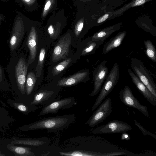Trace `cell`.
Masks as SVG:
<instances>
[{"instance_id":"15","label":"cell","mask_w":156,"mask_h":156,"mask_svg":"<svg viewBox=\"0 0 156 156\" xmlns=\"http://www.w3.org/2000/svg\"><path fill=\"white\" fill-rule=\"evenodd\" d=\"M89 72L86 71L78 73L69 77L64 78L58 81L57 85L69 86L75 85L88 78Z\"/></svg>"},{"instance_id":"16","label":"cell","mask_w":156,"mask_h":156,"mask_svg":"<svg viewBox=\"0 0 156 156\" xmlns=\"http://www.w3.org/2000/svg\"><path fill=\"white\" fill-rule=\"evenodd\" d=\"M122 27L121 22L102 29L94 33L91 37L93 41H101L103 42L114 32Z\"/></svg>"},{"instance_id":"35","label":"cell","mask_w":156,"mask_h":156,"mask_svg":"<svg viewBox=\"0 0 156 156\" xmlns=\"http://www.w3.org/2000/svg\"><path fill=\"white\" fill-rule=\"evenodd\" d=\"M23 2L28 5H32L36 0H21Z\"/></svg>"},{"instance_id":"21","label":"cell","mask_w":156,"mask_h":156,"mask_svg":"<svg viewBox=\"0 0 156 156\" xmlns=\"http://www.w3.org/2000/svg\"><path fill=\"white\" fill-rule=\"evenodd\" d=\"M8 150L13 152L15 155L20 156H34V154L30 147L16 146L11 143L7 145Z\"/></svg>"},{"instance_id":"22","label":"cell","mask_w":156,"mask_h":156,"mask_svg":"<svg viewBox=\"0 0 156 156\" xmlns=\"http://www.w3.org/2000/svg\"><path fill=\"white\" fill-rule=\"evenodd\" d=\"M88 40L82 51V55L95 53L97 49L104 42L101 41H93L91 37Z\"/></svg>"},{"instance_id":"25","label":"cell","mask_w":156,"mask_h":156,"mask_svg":"<svg viewBox=\"0 0 156 156\" xmlns=\"http://www.w3.org/2000/svg\"><path fill=\"white\" fill-rule=\"evenodd\" d=\"M45 53V49L44 48H41L39 54L38 63L35 69L36 76L37 78L39 77L41 74Z\"/></svg>"},{"instance_id":"4","label":"cell","mask_w":156,"mask_h":156,"mask_svg":"<svg viewBox=\"0 0 156 156\" xmlns=\"http://www.w3.org/2000/svg\"><path fill=\"white\" fill-rule=\"evenodd\" d=\"M25 30L22 18L20 16L16 17L8 40L10 56L17 52L21 47L24 38Z\"/></svg>"},{"instance_id":"38","label":"cell","mask_w":156,"mask_h":156,"mask_svg":"<svg viewBox=\"0 0 156 156\" xmlns=\"http://www.w3.org/2000/svg\"><path fill=\"white\" fill-rule=\"evenodd\" d=\"M100 0H99V1Z\"/></svg>"},{"instance_id":"28","label":"cell","mask_w":156,"mask_h":156,"mask_svg":"<svg viewBox=\"0 0 156 156\" xmlns=\"http://www.w3.org/2000/svg\"><path fill=\"white\" fill-rule=\"evenodd\" d=\"M114 10L107 9L103 15L99 17L96 21V26L101 24L106 20H111V18L113 15Z\"/></svg>"},{"instance_id":"14","label":"cell","mask_w":156,"mask_h":156,"mask_svg":"<svg viewBox=\"0 0 156 156\" xmlns=\"http://www.w3.org/2000/svg\"><path fill=\"white\" fill-rule=\"evenodd\" d=\"M127 71L133 82L138 90L149 102L152 105L156 106V97L151 93L147 87L130 69H128Z\"/></svg>"},{"instance_id":"30","label":"cell","mask_w":156,"mask_h":156,"mask_svg":"<svg viewBox=\"0 0 156 156\" xmlns=\"http://www.w3.org/2000/svg\"><path fill=\"white\" fill-rule=\"evenodd\" d=\"M134 124L142 132L144 136L147 135L150 136L154 138L155 139H156V135L155 134L147 131L137 121H135Z\"/></svg>"},{"instance_id":"18","label":"cell","mask_w":156,"mask_h":156,"mask_svg":"<svg viewBox=\"0 0 156 156\" xmlns=\"http://www.w3.org/2000/svg\"><path fill=\"white\" fill-rule=\"evenodd\" d=\"M50 139L46 137L37 138H25L23 139H15L11 143L20 144L32 146H44L50 143Z\"/></svg>"},{"instance_id":"19","label":"cell","mask_w":156,"mask_h":156,"mask_svg":"<svg viewBox=\"0 0 156 156\" xmlns=\"http://www.w3.org/2000/svg\"><path fill=\"white\" fill-rule=\"evenodd\" d=\"M59 153L61 156H113L114 155L113 152L102 154L82 149H76L69 151H60Z\"/></svg>"},{"instance_id":"31","label":"cell","mask_w":156,"mask_h":156,"mask_svg":"<svg viewBox=\"0 0 156 156\" xmlns=\"http://www.w3.org/2000/svg\"><path fill=\"white\" fill-rule=\"evenodd\" d=\"M54 0H47L44 9L42 13V16L44 17L46 16L48 12L49 11L52 5V4L54 2Z\"/></svg>"},{"instance_id":"24","label":"cell","mask_w":156,"mask_h":156,"mask_svg":"<svg viewBox=\"0 0 156 156\" xmlns=\"http://www.w3.org/2000/svg\"><path fill=\"white\" fill-rule=\"evenodd\" d=\"M144 42L146 55L152 61L156 62V50L154 45L150 40H144Z\"/></svg>"},{"instance_id":"12","label":"cell","mask_w":156,"mask_h":156,"mask_svg":"<svg viewBox=\"0 0 156 156\" xmlns=\"http://www.w3.org/2000/svg\"><path fill=\"white\" fill-rule=\"evenodd\" d=\"M71 41V37L69 34L60 39L55 46L52 54V60L54 62L67 58Z\"/></svg>"},{"instance_id":"34","label":"cell","mask_w":156,"mask_h":156,"mask_svg":"<svg viewBox=\"0 0 156 156\" xmlns=\"http://www.w3.org/2000/svg\"><path fill=\"white\" fill-rule=\"evenodd\" d=\"M130 139L129 135L126 132L122 133L121 135V139L122 140H128Z\"/></svg>"},{"instance_id":"7","label":"cell","mask_w":156,"mask_h":156,"mask_svg":"<svg viewBox=\"0 0 156 156\" xmlns=\"http://www.w3.org/2000/svg\"><path fill=\"white\" fill-rule=\"evenodd\" d=\"M120 100L126 105L135 108L147 117H149L147 107L141 105L134 97L129 87L126 85L119 92Z\"/></svg>"},{"instance_id":"6","label":"cell","mask_w":156,"mask_h":156,"mask_svg":"<svg viewBox=\"0 0 156 156\" xmlns=\"http://www.w3.org/2000/svg\"><path fill=\"white\" fill-rule=\"evenodd\" d=\"M97 109L84 123L91 127H94L103 121L109 116L112 111V99L107 98L97 107Z\"/></svg>"},{"instance_id":"36","label":"cell","mask_w":156,"mask_h":156,"mask_svg":"<svg viewBox=\"0 0 156 156\" xmlns=\"http://www.w3.org/2000/svg\"><path fill=\"white\" fill-rule=\"evenodd\" d=\"M2 17V16H0V23H1L2 21L3 20V18Z\"/></svg>"},{"instance_id":"26","label":"cell","mask_w":156,"mask_h":156,"mask_svg":"<svg viewBox=\"0 0 156 156\" xmlns=\"http://www.w3.org/2000/svg\"><path fill=\"white\" fill-rule=\"evenodd\" d=\"M124 0H104L101 5L108 9L113 10L116 7L120 5Z\"/></svg>"},{"instance_id":"10","label":"cell","mask_w":156,"mask_h":156,"mask_svg":"<svg viewBox=\"0 0 156 156\" xmlns=\"http://www.w3.org/2000/svg\"><path fill=\"white\" fill-rule=\"evenodd\" d=\"M107 60L101 62L93 72L94 86L93 89L89 94L90 97L96 95L100 92L102 84L108 75V70L106 66Z\"/></svg>"},{"instance_id":"17","label":"cell","mask_w":156,"mask_h":156,"mask_svg":"<svg viewBox=\"0 0 156 156\" xmlns=\"http://www.w3.org/2000/svg\"><path fill=\"white\" fill-rule=\"evenodd\" d=\"M127 34L126 31L120 32L111 38L103 46L102 54L105 55L120 45Z\"/></svg>"},{"instance_id":"9","label":"cell","mask_w":156,"mask_h":156,"mask_svg":"<svg viewBox=\"0 0 156 156\" xmlns=\"http://www.w3.org/2000/svg\"><path fill=\"white\" fill-rule=\"evenodd\" d=\"M76 104L73 97L67 98L54 101L52 102L44 105L38 115L42 116L49 114H55L61 109H69Z\"/></svg>"},{"instance_id":"20","label":"cell","mask_w":156,"mask_h":156,"mask_svg":"<svg viewBox=\"0 0 156 156\" xmlns=\"http://www.w3.org/2000/svg\"><path fill=\"white\" fill-rule=\"evenodd\" d=\"M153 0H132L120 8L113 10L111 20L122 15L123 13L130 8L141 5Z\"/></svg>"},{"instance_id":"33","label":"cell","mask_w":156,"mask_h":156,"mask_svg":"<svg viewBox=\"0 0 156 156\" xmlns=\"http://www.w3.org/2000/svg\"><path fill=\"white\" fill-rule=\"evenodd\" d=\"M48 32L51 37L52 38L54 37V29L52 25H50L48 27Z\"/></svg>"},{"instance_id":"13","label":"cell","mask_w":156,"mask_h":156,"mask_svg":"<svg viewBox=\"0 0 156 156\" xmlns=\"http://www.w3.org/2000/svg\"><path fill=\"white\" fill-rule=\"evenodd\" d=\"M57 92L53 89H41L34 94L30 104L35 105H44L55 101Z\"/></svg>"},{"instance_id":"29","label":"cell","mask_w":156,"mask_h":156,"mask_svg":"<svg viewBox=\"0 0 156 156\" xmlns=\"http://www.w3.org/2000/svg\"><path fill=\"white\" fill-rule=\"evenodd\" d=\"M9 88V83L6 77L4 69L0 64V88L8 89Z\"/></svg>"},{"instance_id":"37","label":"cell","mask_w":156,"mask_h":156,"mask_svg":"<svg viewBox=\"0 0 156 156\" xmlns=\"http://www.w3.org/2000/svg\"><path fill=\"white\" fill-rule=\"evenodd\" d=\"M2 155L1 154H0V156H2Z\"/></svg>"},{"instance_id":"23","label":"cell","mask_w":156,"mask_h":156,"mask_svg":"<svg viewBox=\"0 0 156 156\" xmlns=\"http://www.w3.org/2000/svg\"><path fill=\"white\" fill-rule=\"evenodd\" d=\"M36 79V75L33 72L30 71L27 73L25 83L26 92L27 95H30L33 92Z\"/></svg>"},{"instance_id":"2","label":"cell","mask_w":156,"mask_h":156,"mask_svg":"<svg viewBox=\"0 0 156 156\" xmlns=\"http://www.w3.org/2000/svg\"><path fill=\"white\" fill-rule=\"evenodd\" d=\"M76 118L73 114L44 118L28 125L26 129H45L50 132L58 131L67 127L75 121Z\"/></svg>"},{"instance_id":"5","label":"cell","mask_w":156,"mask_h":156,"mask_svg":"<svg viewBox=\"0 0 156 156\" xmlns=\"http://www.w3.org/2000/svg\"><path fill=\"white\" fill-rule=\"evenodd\" d=\"M130 66L135 75L151 93L156 97V84L143 63L137 58H132Z\"/></svg>"},{"instance_id":"8","label":"cell","mask_w":156,"mask_h":156,"mask_svg":"<svg viewBox=\"0 0 156 156\" xmlns=\"http://www.w3.org/2000/svg\"><path fill=\"white\" fill-rule=\"evenodd\" d=\"M132 129V127L122 121L114 120L104 125L98 126L92 131L94 134H113L122 133Z\"/></svg>"},{"instance_id":"3","label":"cell","mask_w":156,"mask_h":156,"mask_svg":"<svg viewBox=\"0 0 156 156\" xmlns=\"http://www.w3.org/2000/svg\"><path fill=\"white\" fill-rule=\"evenodd\" d=\"M119 76V65L116 63L114 64L104 82L99 94L92 107V111L94 110L101 104L112 90L117 83Z\"/></svg>"},{"instance_id":"27","label":"cell","mask_w":156,"mask_h":156,"mask_svg":"<svg viewBox=\"0 0 156 156\" xmlns=\"http://www.w3.org/2000/svg\"><path fill=\"white\" fill-rule=\"evenodd\" d=\"M71 61V58H69L65 59L64 60L57 65L53 69L52 71L53 75L55 76L59 74L69 65Z\"/></svg>"},{"instance_id":"11","label":"cell","mask_w":156,"mask_h":156,"mask_svg":"<svg viewBox=\"0 0 156 156\" xmlns=\"http://www.w3.org/2000/svg\"><path fill=\"white\" fill-rule=\"evenodd\" d=\"M37 33L34 26L31 27L30 31L17 51H20L24 48L29 51L28 64L29 66L34 61L37 54Z\"/></svg>"},{"instance_id":"1","label":"cell","mask_w":156,"mask_h":156,"mask_svg":"<svg viewBox=\"0 0 156 156\" xmlns=\"http://www.w3.org/2000/svg\"><path fill=\"white\" fill-rule=\"evenodd\" d=\"M27 60L26 54L17 51L11 56L7 66L10 83L23 95L26 94L25 83L29 66Z\"/></svg>"},{"instance_id":"32","label":"cell","mask_w":156,"mask_h":156,"mask_svg":"<svg viewBox=\"0 0 156 156\" xmlns=\"http://www.w3.org/2000/svg\"><path fill=\"white\" fill-rule=\"evenodd\" d=\"M84 25L83 21L81 20L78 22L75 27V33L77 37L80 34L83 27Z\"/></svg>"}]
</instances>
